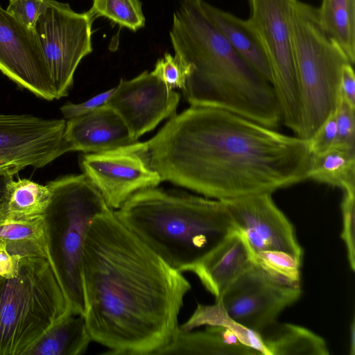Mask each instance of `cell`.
<instances>
[{"mask_svg": "<svg viewBox=\"0 0 355 355\" xmlns=\"http://www.w3.org/2000/svg\"><path fill=\"white\" fill-rule=\"evenodd\" d=\"M163 180L221 201L272 193L306 180L308 139L235 113L193 106L150 139L120 148Z\"/></svg>", "mask_w": 355, "mask_h": 355, "instance_id": "cell-1", "label": "cell"}, {"mask_svg": "<svg viewBox=\"0 0 355 355\" xmlns=\"http://www.w3.org/2000/svg\"><path fill=\"white\" fill-rule=\"evenodd\" d=\"M82 277L92 341L114 355H158L179 331L189 282L150 250L112 209L90 225Z\"/></svg>", "mask_w": 355, "mask_h": 355, "instance_id": "cell-2", "label": "cell"}, {"mask_svg": "<svg viewBox=\"0 0 355 355\" xmlns=\"http://www.w3.org/2000/svg\"><path fill=\"white\" fill-rule=\"evenodd\" d=\"M202 1L182 0L169 33L175 55L187 73L185 99L275 129L282 113L272 83L235 51L208 18Z\"/></svg>", "mask_w": 355, "mask_h": 355, "instance_id": "cell-3", "label": "cell"}, {"mask_svg": "<svg viewBox=\"0 0 355 355\" xmlns=\"http://www.w3.org/2000/svg\"><path fill=\"white\" fill-rule=\"evenodd\" d=\"M114 213L170 267L191 271L236 230L223 201L148 188L131 196Z\"/></svg>", "mask_w": 355, "mask_h": 355, "instance_id": "cell-4", "label": "cell"}, {"mask_svg": "<svg viewBox=\"0 0 355 355\" xmlns=\"http://www.w3.org/2000/svg\"><path fill=\"white\" fill-rule=\"evenodd\" d=\"M51 199L43 215L47 260L71 312L85 315L82 263L87 233L96 216L110 208L85 174L49 182Z\"/></svg>", "mask_w": 355, "mask_h": 355, "instance_id": "cell-5", "label": "cell"}, {"mask_svg": "<svg viewBox=\"0 0 355 355\" xmlns=\"http://www.w3.org/2000/svg\"><path fill=\"white\" fill-rule=\"evenodd\" d=\"M291 22L301 106L299 137L309 139L336 110L342 69L351 62L320 27L316 8L295 0Z\"/></svg>", "mask_w": 355, "mask_h": 355, "instance_id": "cell-6", "label": "cell"}, {"mask_svg": "<svg viewBox=\"0 0 355 355\" xmlns=\"http://www.w3.org/2000/svg\"><path fill=\"white\" fill-rule=\"evenodd\" d=\"M69 313L47 259L22 257L15 277L0 279V355H25L51 325Z\"/></svg>", "mask_w": 355, "mask_h": 355, "instance_id": "cell-7", "label": "cell"}, {"mask_svg": "<svg viewBox=\"0 0 355 355\" xmlns=\"http://www.w3.org/2000/svg\"><path fill=\"white\" fill-rule=\"evenodd\" d=\"M295 0H248L246 19L267 56L272 84L277 95L282 122L299 136L301 106L297 80L291 22Z\"/></svg>", "mask_w": 355, "mask_h": 355, "instance_id": "cell-8", "label": "cell"}, {"mask_svg": "<svg viewBox=\"0 0 355 355\" xmlns=\"http://www.w3.org/2000/svg\"><path fill=\"white\" fill-rule=\"evenodd\" d=\"M88 11L79 13L66 3L46 0L34 31L40 42L55 99L68 95L77 67L93 51Z\"/></svg>", "mask_w": 355, "mask_h": 355, "instance_id": "cell-9", "label": "cell"}, {"mask_svg": "<svg viewBox=\"0 0 355 355\" xmlns=\"http://www.w3.org/2000/svg\"><path fill=\"white\" fill-rule=\"evenodd\" d=\"M300 295V286L282 284L253 263L216 302L232 322L260 336Z\"/></svg>", "mask_w": 355, "mask_h": 355, "instance_id": "cell-10", "label": "cell"}, {"mask_svg": "<svg viewBox=\"0 0 355 355\" xmlns=\"http://www.w3.org/2000/svg\"><path fill=\"white\" fill-rule=\"evenodd\" d=\"M66 121L0 113V173L42 168L68 152Z\"/></svg>", "mask_w": 355, "mask_h": 355, "instance_id": "cell-11", "label": "cell"}, {"mask_svg": "<svg viewBox=\"0 0 355 355\" xmlns=\"http://www.w3.org/2000/svg\"><path fill=\"white\" fill-rule=\"evenodd\" d=\"M180 94L153 72L145 71L130 80L121 79L106 105L121 118L133 139L153 130L175 114Z\"/></svg>", "mask_w": 355, "mask_h": 355, "instance_id": "cell-12", "label": "cell"}, {"mask_svg": "<svg viewBox=\"0 0 355 355\" xmlns=\"http://www.w3.org/2000/svg\"><path fill=\"white\" fill-rule=\"evenodd\" d=\"M0 71L37 97L55 99L40 42L0 5Z\"/></svg>", "mask_w": 355, "mask_h": 355, "instance_id": "cell-13", "label": "cell"}, {"mask_svg": "<svg viewBox=\"0 0 355 355\" xmlns=\"http://www.w3.org/2000/svg\"><path fill=\"white\" fill-rule=\"evenodd\" d=\"M272 193L223 201L237 230L254 252L277 250L302 261L303 250L293 225L274 202Z\"/></svg>", "mask_w": 355, "mask_h": 355, "instance_id": "cell-14", "label": "cell"}, {"mask_svg": "<svg viewBox=\"0 0 355 355\" xmlns=\"http://www.w3.org/2000/svg\"><path fill=\"white\" fill-rule=\"evenodd\" d=\"M80 165L112 209H118L135 193L162 181L138 156L119 150L83 155Z\"/></svg>", "mask_w": 355, "mask_h": 355, "instance_id": "cell-15", "label": "cell"}, {"mask_svg": "<svg viewBox=\"0 0 355 355\" xmlns=\"http://www.w3.org/2000/svg\"><path fill=\"white\" fill-rule=\"evenodd\" d=\"M64 139L68 152L85 153L114 151L137 141L121 118L106 104L66 121Z\"/></svg>", "mask_w": 355, "mask_h": 355, "instance_id": "cell-16", "label": "cell"}, {"mask_svg": "<svg viewBox=\"0 0 355 355\" xmlns=\"http://www.w3.org/2000/svg\"><path fill=\"white\" fill-rule=\"evenodd\" d=\"M254 252L243 234L228 233L191 270L204 287L218 299L225 288L254 263Z\"/></svg>", "mask_w": 355, "mask_h": 355, "instance_id": "cell-17", "label": "cell"}, {"mask_svg": "<svg viewBox=\"0 0 355 355\" xmlns=\"http://www.w3.org/2000/svg\"><path fill=\"white\" fill-rule=\"evenodd\" d=\"M202 6L209 20L235 51L261 76L272 83V72L267 56L247 20L203 0Z\"/></svg>", "mask_w": 355, "mask_h": 355, "instance_id": "cell-18", "label": "cell"}, {"mask_svg": "<svg viewBox=\"0 0 355 355\" xmlns=\"http://www.w3.org/2000/svg\"><path fill=\"white\" fill-rule=\"evenodd\" d=\"M158 354L257 355L261 353L244 344L231 329L208 326L201 331L179 329L173 341Z\"/></svg>", "mask_w": 355, "mask_h": 355, "instance_id": "cell-19", "label": "cell"}, {"mask_svg": "<svg viewBox=\"0 0 355 355\" xmlns=\"http://www.w3.org/2000/svg\"><path fill=\"white\" fill-rule=\"evenodd\" d=\"M92 341L85 316L69 313L51 325L25 355H80Z\"/></svg>", "mask_w": 355, "mask_h": 355, "instance_id": "cell-20", "label": "cell"}, {"mask_svg": "<svg viewBox=\"0 0 355 355\" xmlns=\"http://www.w3.org/2000/svg\"><path fill=\"white\" fill-rule=\"evenodd\" d=\"M266 355H328L326 342L311 331L277 322L260 336Z\"/></svg>", "mask_w": 355, "mask_h": 355, "instance_id": "cell-21", "label": "cell"}, {"mask_svg": "<svg viewBox=\"0 0 355 355\" xmlns=\"http://www.w3.org/2000/svg\"><path fill=\"white\" fill-rule=\"evenodd\" d=\"M306 180L355 193V150L334 146L319 154H311L306 170Z\"/></svg>", "mask_w": 355, "mask_h": 355, "instance_id": "cell-22", "label": "cell"}, {"mask_svg": "<svg viewBox=\"0 0 355 355\" xmlns=\"http://www.w3.org/2000/svg\"><path fill=\"white\" fill-rule=\"evenodd\" d=\"M0 241L10 254L46 259L44 217L19 219L0 211Z\"/></svg>", "mask_w": 355, "mask_h": 355, "instance_id": "cell-23", "label": "cell"}, {"mask_svg": "<svg viewBox=\"0 0 355 355\" xmlns=\"http://www.w3.org/2000/svg\"><path fill=\"white\" fill-rule=\"evenodd\" d=\"M317 8L323 31L355 62V0H322Z\"/></svg>", "mask_w": 355, "mask_h": 355, "instance_id": "cell-24", "label": "cell"}, {"mask_svg": "<svg viewBox=\"0 0 355 355\" xmlns=\"http://www.w3.org/2000/svg\"><path fill=\"white\" fill-rule=\"evenodd\" d=\"M51 199L49 186L28 179H13L8 183L0 211L19 219L43 216Z\"/></svg>", "mask_w": 355, "mask_h": 355, "instance_id": "cell-25", "label": "cell"}, {"mask_svg": "<svg viewBox=\"0 0 355 355\" xmlns=\"http://www.w3.org/2000/svg\"><path fill=\"white\" fill-rule=\"evenodd\" d=\"M302 261L282 251L254 252V263L274 280L290 286H300Z\"/></svg>", "mask_w": 355, "mask_h": 355, "instance_id": "cell-26", "label": "cell"}, {"mask_svg": "<svg viewBox=\"0 0 355 355\" xmlns=\"http://www.w3.org/2000/svg\"><path fill=\"white\" fill-rule=\"evenodd\" d=\"M89 12L95 18L104 17L133 31L145 26L139 0H93Z\"/></svg>", "mask_w": 355, "mask_h": 355, "instance_id": "cell-27", "label": "cell"}, {"mask_svg": "<svg viewBox=\"0 0 355 355\" xmlns=\"http://www.w3.org/2000/svg\"><path fill=\"white\" fill-rule=\"evenodd\" d=\"M336 116L337 139L334 146L355 150V107L340 97Z\"/></svg>", "mask_w": 355, "mask_h": 355, "instance_id": "cell-28", "label": "cell"}, {"mask_svg": "<svg viewBox=\"0 0 355 355\" xmlns=\"http://www.w3.org/2000/svg\"><path fill=\"white\" fill-rule=\"evenodd\" d=\"M152 72L171 89L184 87L187 71L180 60L170 53L157 61Z\"/></svg>", "mask_w": 355, "mask_h": 355, "instance_id": "cell-29", "label": "cell"}, {"mask_svg": "<svg viewBox=\"0 0 355 355\" xmlns=\"http://www.w3.org/2000/svg\"><path fill=\"white\" fill-rule=\"evenodd\" d=\"M354 196L355 193H344L341 203L343 214L341 237L346 245L349 266L353 271L355 269Z\"/></svg>", "mask_w": 355, "mask_h": 355, "instance_id": "cell-30", "label": "cell"}, {"mask_svg": "<svg viewBox=\"0 0 355 355\" xmlns=\"http://www.w3.org/2000/svg\"><path fill=\"white\" fill-rule=\"evenodd\" d=\"M46 0H9L6 10L22 24L34 30Z\"/></svg>", "mask_w": 355, "mask_h": 355, "instance_id": "cell-31", "label": "cell"}, {"mask_svg": "<svg viewBox=\"0 0 355 355\" xmlns=\"http://www.w3.org/2000/svg\"><path fill=\"white\" fill-rule=\"evenodd\" d=\"M336 139L337 127L335 110L322 123L313 137L308 139L311 154H319L327 151L335 146Z\"/></svg>", "mask_w": 355, "mask_h": 355, "instance_id": "cell-32", "label": "cell"}, {"mask_svg": "<svg viewBox=\"0 0 355 355\" xmlns=\"http://www.w3.org/2000/svg\"><path fill=\"white\" fill-rule=\"evenodd\" d=\"M114 90L115 87L112 88L80 103L74 104L67 103L60 107V111L64 117L67 119H71L87 114L106 104Z\"/></svg>", "mask_w": 355, "mask_h": 355, "instance_id": "cell-33", "label": "cell"}, {"mask_svg": "<svg viewBox=\"0 0 355 355\" xmlns=\"http://www.w3.org/2000/svg\"><path fill=\"white\" fill-rule=\"evenodd\" d=\"M340 97L348 105L355 107V75L351 63L345 64L342 69Z\"/></svg>", "mask_w": 355, "mask_h": 355, "instance_id": "cell-34", "label": "cell"}, {"mask_svg": "<svg viewBox=\"0 0 355 355\" xmlns=\"http://www.w3.org/2000/svg\"><path fill=\"white\" fill-rule=\"evenodd\" d=\"M21 258L19 255L10 254L7 250L5 243L0 241V277H15L19 273Z\"/></svg>", "mask_w": 355, "mask_h": 355, "instance_id": "cell-35", "label": "cell"}, {"mask_svg": "<svg viewBox=\"0 0 355 355\" xmlns=\"http://www.w3.org/2000/svg\"><path fill=\"white\" fill-rule=\"evenodd\" d=\"M13 179V175L10 173H0V207L3 202L7 186L8 183Z\"/></svg>", "mask_w": 355, "mask_h": 355, "instance_id": "cell-36", "label": "cell"}, {"mask_svg": "<svg viewBox=\"0 0 355 355\" xmlns=\"http://www.w3.org/2000/svg\"><path fill=\"white\" fill-rule=\"evenodd\" d=\"M0 279H1V277H0Z\"/></svg>", "mask_w": 355, "mask_h": 355, "instance_id": "cell-37", "label": "cell"}]
</instances>
